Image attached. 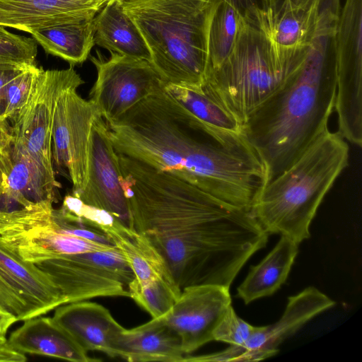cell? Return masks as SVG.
Here are the masks:
<instances>
[{"label":"cell","instance_id":"obj_1","mask_svg":"<svg viewBox=\"0 0 362 362\" xmlns=\"http://www.w3.org/2000/svg\"><path fill=\"white\" fill-rule=\"evenodd\" d=\"M132 228L166 262L181 291L230 288L269 234L249 210L235 207L168 172L118 153Z\"/></svg>","mask_w":362,"mask_h":362},{"label":"cell","instance_id":"obj_2","mask_svg":"<svg viewBox=\"0 0 362 362\" xmlns=\"http://www.w3.org/2000/svg\"><path fill=\"white\" fill-rule=\"evenodd\" d=\"M106 124L117 153L171 173L230 205L250 211L265 185L264 165L247 141L221 143L165 90L162 80L148 96Z\"/></svg>","mask_w":362,"mask_h":362},{"label":"cell","instance_id":"obj_3","mask_svg":"<svg viewBox=\"0 0 362 362\" xmlns=\"http://www.w3.org/2000/svg\"><path fill=\"white\" fill-rule=\"evenodd\" d=\"M333 35L315 40L298 69L243 125L246 140L264 165L265 184L328 127L337 93Z\"/></svg>","mask_w":362,"mask_h":362},{"label":"cell","instance_id":"obj_4","mask_svg":"<svg viewBox=\"0 0 362 362\" xmlns=\"http://www.w3.org/2000/svg\"><path fill=\"white\" fill-rule=\"evenodd\" d=\"M349 146L327 127L285 170L267 182L250 211L269 234L297 244L310 238V226L334 182L346 168Z\"/></svg>","mask_w":362,"mask_h":362},{"label":"cell","instance_id":"obj_5","mask_svg":"<svg viewBox=\"0 0 362 362\" xmlns=\"http://www.w3.org/2000/svg\"><path fill=\"white\" fill-rule=\"evenodd\" d=\"M118 1L139 29L160 79L202 88L208 66L210 22L218 0Z\"/></svg>","mask_w":362,"mask_h":362},{"label":"cell","instance_id":"obj_6","mask_svg":"<svg viewBox=\"0 0 362 362\" xmlns=\"http://www.w3.org/2000/svg\"><path fill=\"white\" fill-rule=\"evenodd\" d=\"M296 69L281 64L264 33L245 20L230 54L202 87L243 126Z\"/></svg>","mask_w":362,"mask_h":362},{"label":"cell","instance_id":"obj_7","mask_svg":"<svg viewBox=\"0 0 362 362\" xmlns=\"http://www.w3.org/2000/svg\"><path fill=\"white\" fill-rule=\"evenodd\" d=\"M52 204L45 201L18 209L0 210V245L21 260L34 264L64 255L116 248L64 233Z\"/></svg>","mask_w":362,"mask_h":362},{"label":"cell","instance_id":"obj_8","mask_svg":"<svg viewBox=\"0 0 362 362\" xmlns=\"http://www.w3.org/2000/svg\"><path fill=\"white\" fill-rule=\"evenodd\" d=\"M362 0H346L332 37L338 133L362 145Z\"/></svg>","mask_w":362,"mask_h":362},{"label":"cell","instance_id":"obj_9","mask_svg":"<svg viewBox=\"0 0 362 362\" xmlns=\"http://www.w3.org/2000/svg\"><path fill=\"white\" fill-rule=\"evenodd\" d=\"M84 83L70 66L66 69H42L31 98L11 123V146L25 154L54 187L55 178L52 155L53 117L60 95Z\"/></svg>","mask_w":362,"mask_h":362},{"label":"cell","instance_id":"obj_10","mask_svg":"<svg viewBox=\"0 0 362 362\" xmlns=\"http://www.w3.org/2000/svg\"><path fill=\"white\" fill-rule=\"evenodd\" d=\"M35 264L60 289L66 303L95 297H129V285L134 278L117 247L64 255Z\"/></svg>","mask_w":362,"mask_h":362},{"label":"cell","instance_id":"obj_11","mask_svg":"<svg viewBox=\"0 0 362 362\" xmlns=\"http://www.w3.org/2000/svg\"><path fill=\"white\" fill-rule=\"evenodd\" d=\"M322 1L281 0L246 21L264 33L281 64L296 69L318 37L334 33L322 26Z\"/></svg>","mask_w":362,"mask_h":362},{"label":"cell","instance_id":"obj_12","mask_svg":"<svg viewBox=\"0 0 362 362\" xmlns=\"http://www.w3.org/2000/svg\"><path fill=\"white\" fill-rule=\"evenodd\" d=\"M110 52L109 59L98 51L90 57L97 70L90 100L106 122L118 119L148 96L161 80L151 62Z\"/></svg>","mask_w":362,"mask_h":362},{"label":"cell","instance_id":"obj_13","mask_svg":"<svg viewBox=\"0 0 362 362\" xmlns=\"http://www.w3.org/2000/svg\"><path fill=\"white\" fill-rule=\"evenodd\" d=\"M335 302L314 286H309L288 299L282 316L276 322L255 327L248 340L241 346L205 355H187L183 362L259 361L276 355L279 346L304 325L321 313L334 307Z\"/></svg>","mask_w":362,"mask_h":362},{"label":"cell","instance_id":"obj_14","mask_svg":"<svg viewBox=\"0 0 362 362\" xmlns=\"http://www.w3.org/2000/svg\"><path fill=\"white\" fill-rule=\"evenodd\" d=\"M76 90L68 89L59 98L52 132V160L58 168L67 170L73 185L72 194L85 185L91 125L100 115L93 103Z\"/></svg>","mask_w":362,"mask_h":362},{"label":"cell","instance_id":"obj_15","mask_svg":"<svg viewBox=\"0 0 362 362\" xmlns=\"http://www.w3.org/2000/svg\"><path fill=\"white\" fill-rule=\"evenodd\" d=\"M122 178L118 154L110 141L106 122L98 115L90 129L86 183L73 195L86 204L107 211L132 228L130 206Z\"/></svg>","mask_w":362,"mask_h":362},{"label":"cell","instance_id":"obj_16","mask_svg":"<svg viewBox=\"0 0 362 362\" xmlns=\"http://www.w3.org/2000/svg\"><path fill=\"white\" fill-rule=\"evenodd\" d=\"M66 303L60 289L35 264L0 245V308L25 321Z\"/></svg>","mask_w":362,"mask_h":362},{"label":"cell","instance_id":"obj_17","mask_svg":"<svg viewBox=\"0 0 362 362\" xmlns=\"http://www.w3.org/2000/svg\"><path fill=\"white\" fill-rule=\"evenodd\" d=\"M230 305L228 287L194 285L184 288L170 311L161 317L179 335L188 355L214 340V331Z\"/></svg>","mask_w":362,"mask_h":362},{"label":"cell","instance_id":"obj_18","mask_svg":"<svg viewBox=\"0 0 362 362\" xmlns=\"http://www.w3.org/2000/svg\"><path fill=\"white\" fill-rule=\"evenodd\" d=\"M110 0H0V25L29 33L93 18Z\"/></svg>","mask_w":362,"mask_h":362},{"label":"cell","instance_id":"obj_19","mask_svg":"<svg viewBox=\"0 0 362 362\" xmlns=\"http://www.w3.org/2000/svg\"><path fill=\"white\" fill-rule=\"evenodd\" d=\"M52 317L86 351L115 357V342L125 328L106 308L84 300L69 303L55 308Z\"/></svg>","mask_w":362,"mask_h":362},{"label":"cell","instance_id":"obj_20","mask_svg":"<svg viewBox=\"0 0 362 362\" xmlns=\"http://www.w3.org/2000/svg\"><path fill=\"white\" fill-rule=\"evenodd\" d=\"M95 223L120 251L136 281L144 284L163 279L176 284L164 259L144 235L105 210L99 211Z\"/></svg>","mask_w":362,"mask_h":362},{"label":"cell","instance_id":"obj_21","mask_svg":"<svg viewBox=\"0 0 362 362\" xmlns=\"http://www.w3.org/2000/svg\"><path fill=\"white\" fill-rule=\"evenodd\" d=\"M115 356L129 362H182L186 356L179 335L160 316L119 335Z\"/></svg>","mask_w":362,"mask_h":362},{"label":"cell","instance_id":"obj_22","mask_svg":"<svg viewBox=\"0 0 362 362\" xmlns=\"http://www.w3.org/2000/svg\"><path fill=\"white\" fill-rule=\"evenodd\" d=\"M7 341L13 349L25 355H41L73 362L100 361L89 357L53 317L37 316L25 320Z\"/></svg>","mask_w":362,"mask_h":362},{"label":"cell","instance_id":"obj_23","mask_svg":"<svg viewBox=\"0 0 362 362\" xmlns=\"http://www.w3.org/2000/svg\"><path fill=\"white\" fill-rule=\"evenodd\" d=\"M163 83L165 90L221 143L234 146L246 141L242 124L203 87L194 88Z\"/></svg>","mask_w":362,"mask_h":362},{"label":"cell","instance_id":"obj_24","mask_svg":"<svg viewBox=\"0 0 362 362\" xmlns=\"http://www.w3.org/2000/svg\"><path fill=\"white\" fill-rule=\"evenodd\" d=\"M95 45L120 54L151 61L135 23L117 0H110L94 17Z\"/></svg>","mask_w":362,"mask_h":362},{"label":"cell","instance_id":"obj_25","mask_svg":"<svg viewBox=\"0 0 362 362\" xmlns=\"http://www.w3.org/2000/svg\"><path fill=\"white\" fill-rule=\"evenodd\" d=\"M298 252V244L281 235L275 247L257 265L252 266L237 288L245 304L269 296L286 281Z\"/></svg>","mask_w":362,"mask_h":362},{"label":"cell","instance_id":"obj_26","mask_svg":"<svg viewBox=\"0 0 362 362\" xmlns=\"http://www.w3.org/2000/svg\"><path fill=\"white\" fill-rule=\"evenodd\" d=\"M48 54L71 66L83 63L95 45L94 18L56 25L30 33Z\"/></svg>","mask_w":362,"mask_h":362},{"label":"cell","instance_id":"obj_27","mask_svg":"<svg viewBox=\"0 0 362 362\" xmlns=\"http://www.w3.org/2000/svg\"><path fill=\"white\" fill-rule=\"evenodd\" d=\"M11 169L4 195L21 206L41 202H56L55 187L44 177L30 158L11 146Z\"/></svg>","mask_w":362,"mask_h":362},{"label":"cell","instance_id":"obj_28","mask_svg":"<svg viewBox=\"0 0 362 362\" xmlns=\"http://www.w3.org/2000/svg\"><path fill=\"white\" fill-rule=\"evenodd\" d=\"M245 20L232 6L218 0L209 30L206 74L218 69L230 54Z\"/></svg>","mask_w":362,"mask_h":362},{"label":"cell","instance_id":"obj_29","mask_svg":"<svg viewBox=\"0 0 362 362\" xmlns=\"http://www.w3.org/2000/svg\"><path fill=\"white\" fill-rule=\"evenodd\" d=\"M181 291L175 283L163 279L142 284L134 278L129 285V297L148 312L152 318L159 317L169 312Z\"/></svg>","mask_w":362,"mask_h":362},{"label":"cell","instance_id":"obj_30","mask_svg":"<svg viewBox=\"0 0 362 362\" xmlns=\"http://www.w3.org/2000/svg\"><path fill=\"white\" fill-rule=\"evenodd\" d=\"M42 68L36 64L25 68L9 82L4 119L11 123L28 103Z\"/></svg>","mask_w":362,"mask_h":362},{"label":"cell","instance_id":"obj_31","mask_svg":"<svg viewBox=\"0 0 362 362\" xmlns=\"http://www.w3.org/2000/svg\"><path fill=\"white\" fill-rule=\"evenodd\" d=\"M37 53L34 38L13 34L0 25V64L35 65Z\"/></svg>","mask_w":362,"mask_h":362},{"label":"cell","instance_id":"obj_32","mask_svg":"<svg viewBox=\"0 0 362 362\" xmlns=\"http://www.w3.org/2000/svg\"><path fill=\"white\" fill-rule=\"evenodd\" d=\"M255 327L239 317L231 305L216 327L213 338L216 341L241 346L250 337Z\"/></svg>","mask_w":362,"mask_h":362},{"label":"cell","instance_id":"obj_33","mask_svg":"<svg viewBox=\"0 0 362 362\" xmlns=\"http://www.w3.org/2000/svg\"><path fill=\"white\" fill-rule=\"evenodd\" d=\"M32 66V65H31ZM29 66L0 64V119H4L7 88L9 82L18 74Z\"/></svg>","mask_w":362,"mask_h":362},{"label":"cell","instance_id":"obj_34","mask_svg":"<svg viewBox=\"0 0 362 362\" xmlns=\"http://www.w3.org/2000/svg\"><path fill=\"white\" fill-rule=\"evenodd\" d=\"M236 9L244 18L248 19L258 11L274 6V0H221Z\"/></svg>","mask_w":362,"mask_h":362},{"label":"cell","instance_id":"obj_35","mask_svg":"<svg viewBox=\"0 0 362 362\" xmlns=\"http://www.w3.org/2000/svg\"><path fill=\"white\" fill-rule=\"evenodd\" d=\"M12 161L10 150L0 149V197L4 195Z\"/></svg>","mask_w":362,"mask_h":362},{"label":"cell","instance_id":"obj_36","mask_svg":"<svg viewBox=\"0 0 362 362\" xmlns=\"http://www.w3.org/2000/svg\"><path fill=\"white\" fill-rule=\"evenodd\" d=\"M12 140L11 127L8 122L0 119V149L9 151Z\"/></svg>","mask_w":362,"mask_h":362},{"label":"cell","instance_id":"obj_37","mask_svg":"<svg viewBox=\"0 0 362 362\" xmlns=\"http://www.w3.org/2000/svg\"><path fill=\"white\" fill-rule=\"evenodd\" d=\"M17 321L15 316L0 308V339H6V335L9 327Z\"/></svg>","mask_w":362,"mask_h":362},{"label":"cell","instance_id":"obj_38","mask_svg":"<svg viewBox=\"0 0 362 362\" xmlns=\"http://www.w3.org/2000/svg\"><path fill=\"white\" fill-rule=\"evenodd\" d=\"M281 0H274V5Z\"/></svg>","mask_w":362,"mask_h":362},{"label":"cell","instance_id":"obj_39","mask_svg":"<svg viewBox=\"0 0 362 362\" xmlns=\"http://www.w3.org/2000/svg\"><path fill=\"white\" fill-rule=\"evenodd\" d=\"M117 1H122V0H117Z\"/></svg>","mask_w":362,"mask_h":362}]
</instances>
